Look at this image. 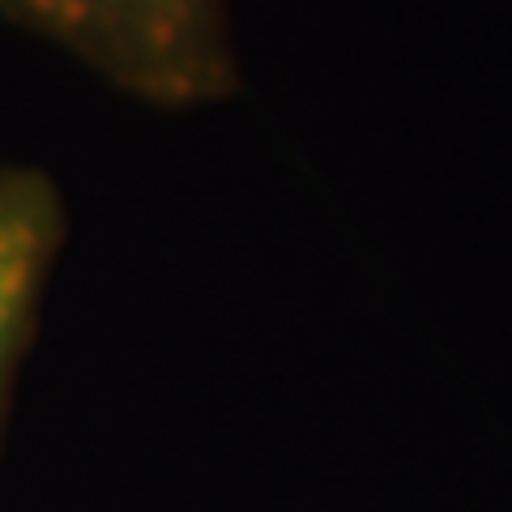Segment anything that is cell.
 <instances>
[{
  "label": "cell",
  "instance_id": "6da1fadb",
  "mask_svg": "<svg viewBox=\"0 0 512 512\" xmlns=\"http://www.w3.org/2000/svg\"><path fill=\"white\" fill-rule=\"evenodd\" d=\"M0 13L163 111L210 107L239 86L227 0H0Z\"/></svg>",
  "mask_w": 512,
  "mask_h": 512
},
{
  "label": "cell",
  "instance_id": "7a4b0ae2",
  "mask_svg": "<svg viewBox=\"0 0 512 512\" xmlns=\"http://www.w3.org/2000/svg\"><path fill=\"white\" fill-rule=\"evenodd\" d=\"M64 239L60 192L30 167H0V423L35 333L43 286Z\"/></svg>",
  "mask_w": 512,
  "mask_h": 512
}]
</instances>
